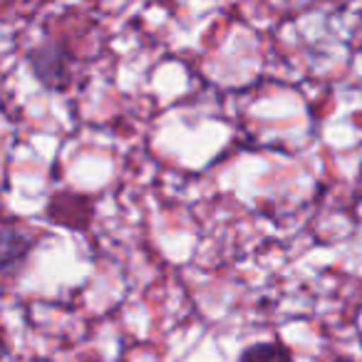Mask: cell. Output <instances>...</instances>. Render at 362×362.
<instances>
[{"instance_id": "obj_2", "label": "cell", "mask_w": 362, "mask_h": 362, "mask_svg": "<svg viewBox=\"0 0 362 362\" xmlns=\"http://www.w3.org/2000/svg\"><path fill=\"white\" fill-rule=\"evenodd\" d=\"M47 216H50V221L62 223L67 228H85L92 218V204L87 197L57 194L47 204Z\"/></svg>"}, {"instance_id": "obj_1", "label": "cell", "mask_w": 362, "mask_h": 362, "mask_svg": "<svg viewBox=\"0 0 362 362\" xmlns=\"http://www.w3.org/2000/svg\"><path fill=\"white\" fill-rule=\"evenodd\" d=\"M28 62H30L35 77L42 82V85L52 87V90H60V87L67 85V55L57 42H50V45H37L30 50L28 55Z\"/></svg>"}, {"instance_id": "obj_3", "label": "cell", "mask_w": 362, "mask_h": 362, "mask_svg": "<svg viewBox=\"0 0 362 362\" xmlns=\"http://www.w3.org/2000/svg\"><path fill=\"white\" fill-rule=\"evenodd\" d=\"M33 246H35V236L28 233L25 228L16 226V223L8 218V221L3 223V271L11 276V273L28 258Z\"/></svg>"}, {"instance_id": "obj_4", "label": "cell", "mask_w": 362, "mask_h": 362, "mask_svg": "<svg viewBox=\"0 0 362 362\" xmlns=\"http://www.w3.org/2000/svg\"><path fill=\"white\" fill-rule=\"evenodd\" d=\"M238 362H293V355L283 342H256L241 352Z\"/></svg>"}]
</instances>
